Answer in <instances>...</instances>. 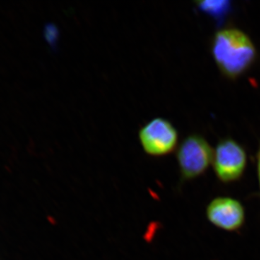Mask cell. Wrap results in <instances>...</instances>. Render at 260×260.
<instances>
[{"label": "cell", "mask_w": 260, "mask_h": 260, "mask_svg": "<svg viewBox=\"0 0 260 260\" xmlns=\"http://www.w3.org/2000/svg\"><path fill=\"white\" fill-rule=\"evenodd\" d=\"M211 53L220 73L237 79L254 65L257 51L250 37L239 28L220 29L214 34Z\"/></svg>", "instance_id": "1"}, {"label": "cell", "mask_w": 260, "mask_h": 260, "mask_svg": "<svg viewBox=\"0 0 260 260\" xmlns=\"http://www.w3.org/2000/svg\"><path fill=\"white\" fill-rule=\"evenodd\" d=\"M213 149L202 135L191 134L186 137L176 154L181 185L203 176L213 162Z\"/></svg>", "instance_id": "2"}, {"label": "cell", "mask_w": 260, "mask_h": 260, "mask_svg": "<svg viewBox=\"0 0 260 260\" xmlns=\"http://www.w3.org/2000/svg\"><path fill=\"white\" fill-rule=\"evenodd\" d=\"M247 162V153L240 143L230 138L219 140L213 151V166L220 182L231 184L240 180Z\"/></svg>", "instance_id": "3"}, {"label": "cell", "mask_w": 260, "mask_h": 260, "mask_svg": "<svg viewBox=\"0 0 260 260\" xmlns=\"http://www.w3.org/2000/svg\"><path fill=\"white\" fill-rule=\"evenodd\" d=\"M138 138L146 155L162 158L177 149L179 133L170 121L155 117L140 127Z\"/></svg>", "instance_id": "4"}, {"label": "cell", "mask_w": 260, "mask_h": 260, "mask_svg": "<svg viewBox=\"0 0 260 260\" xmlns=\"http://www.w3.org/2000/svg\"><path fill=\"white\" fill-rule=\"evenodd\" d=\"M206 217L214 226L225 232H234L244 225L246 212L239 200L230 197H218L207 206Z\"/></svg>", "instance_id": "5"}, {"label": "cell", "mask_w": 260, "mask_h": 260, "mask_svg": "<svg viewBox=\"0 0 260 260\" xmlns=\"http://www.w3.org/2000/svg\"><path fill=\"white\" fill-rule=\"evenodd\" d=\"M198 8L213 18L220 19L230 10V3L228 1H205L198 3Z\"/></svg>", "instance_id": "6"}, {"label": "cell", "mask_w": 260, "mask_h": 260, "mask_svg": "<svg viewBox=\"0 0 260 260\" xmlns=\"http://www.w3.org/2000/svg\"><path fill=\"white\" fill-rule=\"evenodd\" d=\"M256 171H257L258 182H259L260 190V143L258 149L257 155H256Z\"/></svg>", "instance_id": "7"}]
</instances>
